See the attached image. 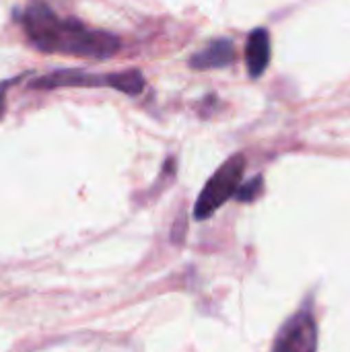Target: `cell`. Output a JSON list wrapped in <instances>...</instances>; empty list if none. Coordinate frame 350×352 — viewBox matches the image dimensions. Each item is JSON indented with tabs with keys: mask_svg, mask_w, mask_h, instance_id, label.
I'll return each instance as SVG.
<instances>
[{
	"mask_svg": "<svg viewBox=\"0 0 350 352\" xmlns=\"http://www.w3.org/2000/svg\"><path fill=\"white\" fill-rule=\"evenodd\" d=\"M27 39L41 52L91 60H107L120 52V37L87 27L76 19H60L45 2H33L23 14Z\"/></svg>",
	"mask_w": 350,
	"mask_h": 352,
	"instance_id": "cell-1",
	"label": "cell"
},
{
	"mask_svg": "<svg viewBox=\"0 0 350 352\" xmlns=\"http://www.w3.org/2000/svg\"><path fill=\"white\" fill-rule=\"evenodd\" d=\"M33 89H58V87H109L130 97L144 91V76L140 70H124L109 74H91L83 70H56L43 78L31 82Z\"/></svg>",
	"mask_w": 350,
	"mask_h": 352,
	"instance_id": "cell-2",
	"label": "cell"
},
{
	"mask_svg": "<svg viewBox=\"0 0 350 352\" xmlns=\"http://www.w3.org/2000/svg\"><path fill=\"white\" fill-rule=\"evenodd\" d=\"M245 171V157L233 155L229 157L206 182L204 190L200 192L196 204H194V219L206 221L210 219L231 196L237 194L241 188V177Z\"/></svg>",
	"mask_w": 350,
	"mask_h": 352,
	"instance_id": "cell-3",
	"label": "cell"
},
{
	"mask_svg": "<svg viewBox=\"0 0 350 352\" xmlns=\"http://www.w3.org/2000/svg\"><path fill=\"white\" fill-rule=\"evenodd\" d=\"M272 352H318V324L309 307L293 314L283 324Z\"/></svg>",
	"mask_w": 350,
	"mask_h": 352,
	"instance_id": "cell-4",
	"label": "cell"
},
{
	"mask_svg": "<svg viewBox=\"0 0 350 352\" xmlns=\"http://www.w3.org/2000/svg\"><path fill=\"white\" fill-rule=\"evenodd\" d=\"M272 58V43H270V31L264 27H256L248 41H245V66L252 78H260Z\"/></svg>",
	"mask_w": 350,
	"mask_h": 352,
	"instance_id": "cell-5",
	"label": "cell"
},
{
	"mask_svg": "<svg viewBox=\"0 0 350 352\" xmlns=\"http://www.w3.org/2000/svg\"><path fill=\"white\" fill-rule=\"evenodd\" d=\"M235 43L227 37H219L206 43L200 52H196L190 58V68L194 70H212V68H225L235 62Z\"/></svg>",
	"mask_w": 350,
	"mask_h": 352,
	"instance_id": "cell-6",
	"label": "cell"
},
{
	"mask_svg": "<svg viewBox=\"0 0 350 352\" xmlns=\"http://www.w3.org/2000/svg\"><path fill=\"white\" fill-rule=\"evenodd\" d=\"M262 192H264V177L262 175H256L254 179H250L248 184H243L237 190L235 198L239 202H254V200H258L262 196Z\"/></svg>",
	"mask_w": 350,
	"mask_h": 352,
	"instance_id": "cell-7",
	"label": "cell"
},
{
	"mask_svg": "<svg viewBox=\"0 0 350 352\" xmlns=\"http://www.w3.org/2000/svg\"><path fill=\"white\" fill-rule=\"evenodd\" d=\"M186 231H188V219H186L184 212H179L177 219H175V223H173V229H171V241H173L175 245L184 243Z\"/></svg>",
	"mask_w": 350,
	"mask_h": 352,
	"instance_id": "cell-8",
	"label": "cell"
},
{
	"mask_svg": "<svg viewBox=\"0 0 350 352\" xmlns=\"http://www.w3.org/2000/svg\"><path fill=\"white\" fill-rule=\"evenodd\" d=\"M19 78H21V76H19ZM19 78H8V80L0 82V118L4 116V95H6V91H8L12 85L19 82Z\"/></svg>",
	"mask_w": 350,
	"mask_h": 352,
	"instance_id": "cell-9",
	"label": "cell"
}]
</instances>
